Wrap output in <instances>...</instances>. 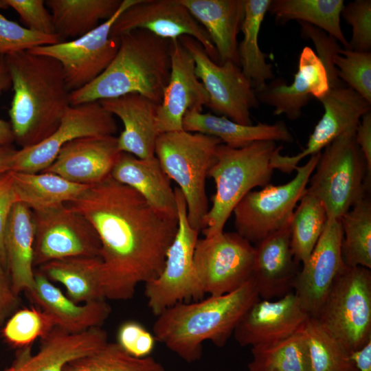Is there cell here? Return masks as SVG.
<instances>
[{"mask_svg": "<svg viewBox=\"0 0 371 371\" xmlns=\"http://www.w3.org/2000/svg\"><path fill=\"white\" fill-rule=\"evenodd\" d=\"M356 128L346 131L324 148L308 183L306 191L322 202L327 218L341 219L370 192L366 162L355 140Z\"/></svg>", "mask_w": 371, "mask_h": 371, "instance_id": "cell-7", "label": "cell"}, {"mask_svg": "<svg viewBox=\"0 0 371 371\" xmlns=\"http://www.w3.org/2000/svg\"><path fill=\"white\" fill-rule=\"evenodd\" d=\"M338 77L371 103V53L339 48L333 56Z\"/></svg>", "mask_w": 371, "mask_h": 371, "instance_id": "cell-42", "label": "cell"}, {"mask_svg": "<svg viewBox=\"0 0 371 371\" xmlns=\"http://www.w3.org/2000/svg\"><path fill=\"white\" fill-rule=\"evenodd\" d=\"M282 149V146L273 141L256 142L240 148L223 144L218 146L208 172L216 192L204 218V236L223 232L238 202L254 188L269 184L275 170L273 157Z\"/></svg>", "mask_w": 371, "mask_h": 371, "instance_id": "cell-5", "label": "cell"}, {"mask_svg": "<svg viewBox=\"0 0 371 371\" xmlns=\"http://www.w3.org/2000/svg\"><path fill=\"white\" fill-rule=\"evenodd\" d=\"M110 176L137 192L157 212L178 218L171 180L156 157L144 159L120 152Z\"/></svg>", "mask_w": 371, "mask_h": 371, "instance_id": "cell-27", "label": "cell"}, {"mask_svg": "<svg viewBox=\"0 0 371 371\" xmlns=\"http://www.w3.org/2000/svg\"><path fill=\"white\" fill-rule=\"evenodd\" d=\"M107 333L101 327L71 334L54 327L41 339L39 350L21 348L14 365L15 371H64L70 362L93 353L107 344Z\"/></svg>", "mask_w": 371, "mask_h": 371, "instance_id": "cell-23", "label": "cell"}, {"mask_svg": "<svg viewBox=\"0 0 371 371\" xmlns=\"http://www.w3.org/2000/svg\"><path fill=\"white\" fill-rule=\"evenodd\" d=\"M34 240L32 211L25 204L17 202L8 220L4 247L7 271L13 291L18 296L34 285Z\"/></svg>", "mask_w": 371, "mask_h": 371, "instance_id": "cell-30", "label": "cell"}, {"mask_svg": "<svg viewBox=\"0 0 371 371\" xmlns=\"http://www.w3.org/2000/svg\"><path fill=\"white\" fill-rule=\"evenodd\" d=\"M119 38V49L111 63L93 81L71 92V105L128 93L160 104L170 73V40L142 29Z\"/></svg>", "mask_w": 371, "mask_h": 371, "instance_id": "cell-4", "label": "cell"}, {"mask_svg": "<svg viewBox=\"0 0 371 371\" xmlns=\"http://www.w3.org/2000/svg\"><path fill=\"white\" fill-rule=\"evenodd\" d=\"M16 151L12 145L0 146V178L11 171L13 157Z\"/></svg>", "mask_w": 371, "mask_h": 371, "instance_id": "cell-53", "label": "cell"}, {"mask_svg": "<svg viewBox=\"0 0 371 371\" xmlns=\"http://www.w3.org/2000/svg\"><path fill=\"white\" fill-rule=\"evenodd\" d=\"M343 0H271L268 11L280 23L296 20L313 25L349 49L340 25Z\"/></svg>", "mask_w": 371, "mask_h": 371, "instance_id": "cell-35", "label": "cell"}, {"mask_svg": "<svg viewBox=\"0 0 371 371\" xmlns=\"http://www.w3.org/2000/svg\"><path fill=\"white\" fill-rule=\"evenodd\" d=\"M311 371H358L350 352L312 317L304 329Z\"/></svg>", "mask_w": 371, "mask_h": 371, "instance_id": "cell-39", "label": "cell"}, {"mask_svg": "<svg viewBox=\"0 0 371 371\" xmlns=\"http://www.w3.org/2000/svg\"><path fill=\"white\" fill-rule=\"evenodd\" d=\"M341 219L328 218L324 229L293 282V291L310 317H315L335 278L344 267Z\"/></svg>", "mask_w": 371, "mask_h": 371, "instance_id": "cell-18", "label": "cell"}, {"mask_svg": "<svg viewBox=\"0 0 371 371\" xmlns=\"http://www.w3.org/2000/svg\"><path fill=\"white\" fill-rule=\"evenodd\" d=\"M27 293L56 327L71 334L100 327L111 313V306L105 300L78 305L41 272L35 273L34 285Z\"/></svg>", "mask_w": 371, "mask_h": 371, "instance_id": "cell-26", "label": "cell"}, {"mask_svg": "<svg viewBox=\"0 0 371 371\" xmlns=\"http://www.w3.org/2000/svg\"><path fill=\"white\" fill-rule=\"evenodd\" d=\"M290 223L255 244L252 276L260 299L280 298L293 290L300 262L291 248Z\"/></svg>", "mask_w": 371, "mask_h": 371, "instance_id": "cell-24", "label": "cell"}, {"mask_svg": "<svg viewBox=\"0 0 371 371\" xmlns=\"http://www.w3.org/2000/svg\"><path fill=\"white\" fill-rule=\"evenodd\" d=\"M179 39L191 55L196 76L207 92V107L235 122L252 124L250 111L258 106L259 102L240 66L230 60L215 63L192 37L183 36Z\"/></svg>", "mask_w": 371, "mask_h": 371, "instance_id": "cell-13", "label": "cell"}, {"mask_svg": "<svg viewBox=\"0 0 371 371\" xmlns=\"http://www.w3.org/2000/svg\"><path fill=\"white\" fill-rule=\"evenodd\" d=\"M8 8L19 14L25 27L47 35L57 34L52 14L45 6L43 0H5Z\"/></svg>", "mask_w": 371, "mask_h": 371, "instance_id": "cell-45", "label": "cell"}, {"mask_svg": "<svg viewBox=\"0 0 371 371\" xmlns=\"http://www.w3.org/2000/svg\"><path fill=\"white\" fill-rule=\"evenodd\" d=\"M155 337L147 330H144L136 340L131 355L138 358L148 357L155 346Z\"/></svg>", "mask_w": 371, "mask_h": 371, "instance_id": "cell-51", "label": "cell"}, {"mask_svg": "<svg viewBox=\"0 0 371 371\" xmlns=\"http://www.w3.org/2000/svg\"><path fill=\"white\" fill-rule=\"evenodd\" d=\"M64 371H165V368L152 357H135L117 342H108L98 351L70 362Z\"/></svg>", "mask_w": 371, "mask_h": 371, "instance_id": "cell-40", "label": "cell"}, {"mask_svg": "<svg viewBox=\"0 0 371 371\" xmlns=\"http://www.w3.org/2000/svg\"><path fill=\"white\" fill-rule=\"evenodd\" d=\"M54 327L51 318L41 308H23L8 319L2 335L10 345L23 348L45 337Z\"/></svg>", "mask_w": 371, "mask_h": 371, "instance_id": "cell-41", "label": "cell"}, {"mask_svg": "<svg viewBox=\"0 0 371 371\" xmlns=\"http://www.w3.org/2000/svg\"><path fill=\"white\" fill-rule=\"evenodd\" d=\"M321 153L310 156L305 164L297 166L296 175L290 181L278 186L269 184L259 191L248 192L232 212L236 232L256 244L289 223Z\"/></svg>", "mask_w": 371, "mask_h": 371, "instance_id": "cell-9", "label": "cell"}, {"mask_svg": "<svg viewBox=\"0 0 371 371\" xmlns=\"http://www.w3.org/2000/svg\"><path fill=\"white\" fill-rule=\"evenodd\" d=\"M323 64L329 82L327 93L319 100L324 113L302 152L293 156H284L279 150L274 155L272 163L275 170L286 174L292 172L302 159L322 152L338 136L356 128L361 117L370 111L371 103L346 86L338 77L332 59L325 58Z\"/></svg>", "mask_w": 371, "mask_h": 371, "instance_id": "cell-12", "label": "cell"}, {"mask_svg": "<svg viewBox=\"0 0 371 371\" xmlns=\"http://www.w3.org/2000/svg\"><path fill=\"white\" fill-rule=\"evenodd\" d=\"M120 151L114 135L85 137L65 144L44 172L58 175L85 186L98 183L111 175Z\"/></svg>", "mask_w": 371, "mask_h": 371, "instance_id": "cell-22", "label": "cell"}, {"mask_svg": "<svg viewBox=\"0 0 371 371\" xmlns=\"http://www.w3.org/2000/svg\"><path fill=\"white\" fill-rule=\"evenodd\" d=\"M253 276L235 291L209 295L192 302H181L157 315L155 339L188 363L199 360L202 345H225L249 308L260 300Z\"/></svg>", "mask_w": 371, "mask_h": 371, "instance_id": "cell-3", "label": "cell"}, {"mask_svg": "<svg viewBox=\"0 0 371 371\" xmlns=\"http://www.w3.org/2000/svg\"><path fill=\"white\" fill-rule=\"evenodd\" d=\"M117 131L114 116L99 101L71 105L48 137L34 146L16 150L11 171L41 172L52 164L67 143L85 137L114 135Z\"/></svg>", "mask_w": 371, "mask_h": 371, "instance_id": "cell-15", "label": "cell"}, {"mask_svg": "<svg viewBox=\"0 0 371 371\" xmlns=\"http://www.w3.org/2000/svg\"><path fill=\"white\" fill-rule=\"evenodd\" d=\"M3 371H15V366L14 364H12V366H10V368H8L6 369H5Z\"/></svg>", "mask_w": 371, "mask_h": 371, "instance_id": "cell-54", "label": "cell"}, {"mask_svg": "<svg viewBox=\"0 0 371 371\" xmlns=\"http://www.w3.org/2000/svg\"><path fill=\"white\" fill-rule=\"evenodd\" d=\"M221 144L216 137L184 130L159 134L156 142L155 157L169 179L178 185L190 225L199 232L209 210L205 180Z\"/></svg>", "mask_w": 371, "mask_h": 371, "instance_id": "cell-6", "label": "cell"}, {"mask_svg": "<svg viewBox=\"0 0 371 371\" xmlns=\"http://www.w3.org/2000/svg\"><path fill=\"white\" fill-rule=\"evenodd\" d=\"M11 172L17 201L32 211L45 210L69 203L89 186L71 182L51 172Z\"/></svg>", "mask_w": 371, "mask_h": 371, "instance_id": "cell-32", "label": "cell"}, {"mask_svg": "<svg viewBox=\"0 0 371 371\" xmlns=\"http://www.w3.org/2000/svg\"><path fill=\"white\" fill-rule=\"evenodd\" d=\"M136 29L147 30L162 38L192 37L216 63V49L203 27L179 0H139L126 9L113 24L110 36L119 38Z\"/></svg>", "mask_w": 371, "mask_h": 371, "instance_id": "cell-17", "label": "cell"}, {"mask_svg": "<svg viewBox=\"0 0 371 371\" xmlns=\"http://www.w3.org/2000/svg\"><path fill=\"white\" fill-rule=\"evenodd\" d=\"M144 330V326L137 322H126L119 328L117 343L126 352L131 355L137 339Z\"/></svg>", "mask_w": 371, "mask_h": 371, "instance_id": "cell-49", "label": "cell"}, {"mask_svg": "<svg viewBox=\"0 0 371 371\" xmlns=\"http://www.w3.org/2000/svg\"><path fill=\"white\" fill-rule=\"evenodd\" d=\"M309 317L292 291L276 300L256 301L239 322L233 335L240 346L270 344L302 331Z\"/></svg>", "mask_w": 371, "mask_h": 371, "instance_id": "cell-20", "label": "cell"}, {"mask_svg": "<svg viewBox=\"0 0 371 371\" xmlns=\"http://www.w3.org/2000/svg\"><path fill=\"white\" fill-rule=\"evenodd\" d=\"M248 371H311L303 330L282 340L251 347Z\"/></svg>", "mask_w": 371, "mask_h": 371, "instance_id": "cell-37", "label": "cell"}, {"mask_svg": "<svg viewBox=\"0 0 371 371\" xmlns=\"http://www.w3.org/2000/svg\"><path fill=\"white\" fill-rule=\"evenodd\" d=\"M17 202L12 172L10 171L0 178V259L5 267V232L10 212Z\"/></svg>", "mask_w": 371, "mask_h": 371, "instance_id": "cell-46", "label": "cell"}, {"mask_svg": "<svg viewBox=\"0 0 371 371\" xmlns=\"http://www.w3.org/2000/svg\"><path fill=\"white\" fill-rule=\"evenodd\" d=\"M194 63L180 40H170V73L158 105L156 123L159 134L182 131L188 111H202L209 95L195 74Z\"/></svg>", "mask_w": 371, "mask_h": 371, "instance_id": "cell-19", "label": "cell"}, {"mask_svg": "<svg viewBox=\"0 0 371 371\" xmlns=\"http://www.w3.org/2000/svg\"><path fill=\"white\" fill-rule=\"evenodd\" d=\"M313 317L350 353L364 346L371 339L370 269L345 265Z\"/></svg>", "mask_w": 371, "mask_h": 371, "instance_id": "cell-8", "label": "cell"}, {"mask_svg": "<svg viewBox=\"0 0 371 371\" xmlns=\"http://www.w3.org/2000/svg\"><path fill=\"white\" fill-rule=\"evenodd\" d=\"M138 1L122 0L113 16L80 38L27 51L56 59L63 68L69 90L80 89L97 78L115 57L120 38L110 36L111 27L126 9Z\"/></svg>", "mask_w": 371, "mask_h": 371, "instance_id": "cell-14", "label": "cell"}, {"mask_svg": "<svg viewBox=\"0 0 371 371\" xmlns=\"http://www.w3.org/2000/svg\"><path fill=\"white\" fill-rule=\"evenodd\" d=\"M13 89L9 109L16 142L34 146L58 126L71 106L63 68L56 59L21 51L3 56Z\"/></svg>", "mask_w": 371, "mask_h": 371, "instance_id": "cell-2", "label": "cell"}, {"mask_svg": "<svg viewBox=\"0 0 371 371\" xmlns=\"http://www.w3.org/2000/svg\"><path fill=\"white\" fill-rule=\"evenodd\" d=\"M254 246L236 232L198 238L194 267L201 292L221 295L235 291L253 276Z\"/></svg>", "mask_w": 371, "mask_h": 371, "instance_id": "cell-11", "label": "cell"}, {"mask_svg": "<svg viewBox=\"0 0 371 371\" xmlns=\"http://www.w3.org/2000/svg\"><path fill=\"white\" fill-rule=\"evenodd\" d=\"M56 32L63 38H80L114 15L122 0H48Z\"/></svg>", "mask_w": 371, "mask_h": 371, "instance_id": "cell-34", "label": "cell"}, {"mask_svg": "<svg viewBox=\"0 0 371 371\" xmlns=\"http://www.w3.org/2000/svg\"><path fill=\"white\" fill-rule=\"evenodd\" d=\"M8 8L5 0H0V9ZM63 41L64 38L58 34L47 35L32 31L9 20L0 12V56Z\"/></svg>", "mask_w": 371, "mask_h": 371, "instance_id": "cell-43", "label": "cell"}, {"mask_svg": "<svg viewBox=\"0 0 371 371\" xmlns=\"http://www.w3.org/2000/svg\"><path fill=\"white\" fill-rule=\"evenodd\" d=\"M329 89L326 68L317 54L309 47L303 48L297 71L291 85L282 78H273L256 92L260 102L274 108L275 115H284L290 120L302 116V108L312 97L322 99Z\"/></svg>", "mask_w": 371, "mask_h": 371, "instance_id": "cell-21", "label": "cell"}, {"mask_svg": "<svg viewBox=\"0 0 371 371\" xmlns=\"http://www.w3.org/2000/svg\"><path fill=\"white\" fill-rule=\"evenodd\" d=\"M99 102L123 123L124 129L117 137L119 150L139 159L154 158L159 135L156 123L159 104L138 93H128Z\"/></svg>", "mask_w": 371, "mask_h": 371, "instance_id": "cell-25", "label": "cell"}, {"mask_svg": "<svg viewBox=\"0 0 371 371\" xmlns=\"http://www.w3.org/2000/svg\"><path fill=\"white\" fill-rule=\"evenodd\" d=\"M341 15L352 27L349 49L358 52H370L371 1L355 0L344 6Z\"/></svg>", "mask_w": 371, "mask_h": 371, "instance_id": "cell-44", "label": "cell"}, {"mask_svg": "<svg viewBox=\"0 0 371 371\" xmlns=\"http://www.w3.org/2000/svg\"><path fill=\"white\" fill-rule=\"evenodd\" d=\"M350 358L358 371H371V339L361 348L351 352Z\"/></svg>", "mask_w": 371, "mask_h": 371, "instance_id": "cell-52", "label": "cell"}, {"mask_svg": "<svg viewBox=\"0 0 371 371\" xmlns=\"http://www.w3.org/2000/svg\"><path fill=\"white\" fill-rule=\"evenodd\" d=\"M355 140L362 152L367 166L368 179L371 181V112L361 118L355 131Z\"/></svg>", "mask_w": 371, "mask_h": 371, "instance_id": "cell-48", "label": "cell"}, {"mask_svg": "<svg viewBox=\"0 0 371 371\" xmlns=\"http://www.w3.org/2000/svg\"><path fill=\"white\" fill-rule=\"evenodd\" d=\"M299 202L291 219L290 239L295 260L303 264L320 238L328 218L322 202L306 189Z\"/></svg>", "mask_w": 371, "mask_h": 371, "instance_id": "cell-38", "label": "cell"}, {"mask_svg": "<svg viewBox=\"0 0 371 371\" xmlns=\"http://www.w3.org/2000/svg\"><path fill=\"white\" fill-rule=\"evenodd\" d=\"M10 80L4 63L3 56H0V94L10 85ZM14 142V136L10 122L0 118V146H10Z\"/></svg>", "mask_w": 371, "mask_h": 371, "instance_id": "cell-50", "label": "cell"}, {"mask_svg": "<svg viewBox=\"0 0 371 371\" xmlns=\"http://www.w3.org/2000/svg\"><path fill=\"white\" fill-rule=\"evenodd\" d=\"M174 190L177 232L167 251L162 272L145 284L148 306L156 316L177 303L199 300L205 295L199 286L194 267V253L199 231L190 225L183 193L178 187Z\"/></svg>", "mask_w": 371, "mask_h": 371, "instance_id": "cell-10", "label": "cell"}, {"mask_svg": "<svg viewBox=\"0 0 371 371\" xmlns=\"http://www.w3.org/2000/svg\"><path fill=\"white\" fill-rule=\"evenodd\" d=\"M40 271L49 280L63 284L76 303L105 300L102 260L99 256H72L41 265Z\"/></svg>", "mask_w": 371, "mask_h": 371, "instance_id": "cell-31", "label": "cell"}, {"mask_svg": "<svg viewBox=\"0 0 371 371\" xmlns=\"http://www.w3.org/2000/svg\"><path fill=\"white\" fill-rule=\"evenodd\" d=\"M183 129L218 138L231 148H240L260 141L291 143L293 137L283 121L269 124L245 125L224 116L198 111H188L183 118Z\"/></svg>", "mask_w": 371, "mask_h": 371, "instance_id": "cell-29", "label": "cell"}, {"mask_svg": "<svg viewBox=\"0 0 371 371\" xmlns=\"http://www.w3.org/2000/svg\"><path fill=\"white\" fill-rule=\"evenodd\" d=\"M34 266L72 256H99L101 245L91 224L66 204L32 211Z\"/></svg>", "mask_w": 371, "mask_h": 371, "instance_id": "cell-16", "label": "cell"}, {"mask_svg": "<svg viewBox=\"0 0 371 371\" xmlns=\"http://www.w3.org/2000/svg\"><path fill=\"white\" fill-rule=\"evenodd\" d=\"M341 256L346 267L371 269V200L366 195L341 218Z\"/></svg>", "mask_w": 371, "mask_h": 371, "instance_id": "cell-36", "label": "cell"}, {"mask_svg": "<svg viewBox=\"0 0 371 371\" xmlns=\"http://www.w3.org/2000/svg\"><path fill=\"white\" fill-rule=\"evenodd\" d=\"M270 3L271 0H245L240 29L243 38L238 47V56L239 66L256 93L265 87L268 80L274 78L272 66L267 63L258 45L261 24Z\"/></svg>", "mask_w": 371, "mask_h": 371, "instance_id": "cell-33", "label": "cell"}, {"mask_svg": "<svg viewBox=\"0 0 371 371\" xmlns=\"http://www.w3.org/2000/svg\"><path fill=\"white\" fill-rule=\"evenodd\" d=\"M66 205L85 217L98 236L106 298L129 300L139 284L161 274L178 218L157 212L111 176Z\"/></svg>", "mask_w": 371, "mask_h": 371, "instance_id": "cell-1", "label": "cell"}, {"mask_svg": "<svg viewBox=\"0 0 371 371\" xmlns=\"http://www.w3.org/2000/svg\"><path fill=\"white\" fill-rule=\"evenodd\" d=\"M203 27L218 56L219 64L239 65L237 36L245 14V0H179Z\"/></svg>", "mask_w": 371, "mask_h": 371, "instance_id": "cell-28", "label": "cell"}, {"mask_svg": "<svg viewBox=\"0 0 371 371\" xmlns=\"http://www.w3.org/2000/svg\"><path fill=\"white\" fill-rule=\"evenodd\" d=\"M18 297L12 287L6 267L0 259V324L17 305Z\"/></svg>", "mask_w": 371, "mask_h": 371, "instance_id": "cell-47", "label": "cell"}]
</instances>
